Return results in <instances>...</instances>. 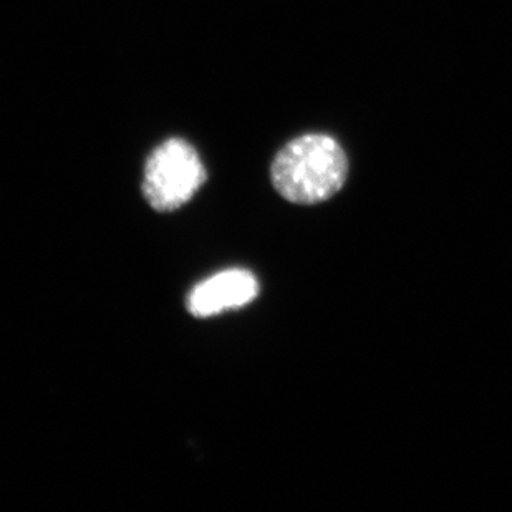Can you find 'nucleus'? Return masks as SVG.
Masks as SVG:
<instances>
[{"label":"nucleus","instance_id":"1","mask_svg":"<svg viewBox=\"0 0 512 512\" xmlns=\"http://www.w3.org/2000/svg\"><path fill=\"white\" fill-rule=\"evenodd\" d=\"M350 171L347 151L329 133H304L287 141L271 165L277 193L289 203H324L343 188Z\"/></svg>","mask_w":512,"mask_h":512},{"label":"nucleus","instance_id":"2","mask_svg":"<svg viewBox=\"0 0 512 512\" xmlns=\"http://www.w3.org/2000/svg\"><path fill=\"white\" fill-rule=\"evenodd\" d=\"M206 179L198 150L183 138H168L146 158L143 194L155 211L170 213L189 203Z\"/></svg>","mask_w":512,"mask_h":512},{"label":"nucleus","instance_id":"3","mask_svg":"<svg viewBox=\"0 0 512 512\" xmlns=\"http://www.w3.org/2000/svg\"><path fill=\"white\" fill-rule=\"evenodd\" d=\"M259 282L254 274L229 269L196 285L188 295V310L194 317H211L224 310L241 309L256 299Z\"/></svg>","mask_w":512,"mask_h":512}]
</instances>
